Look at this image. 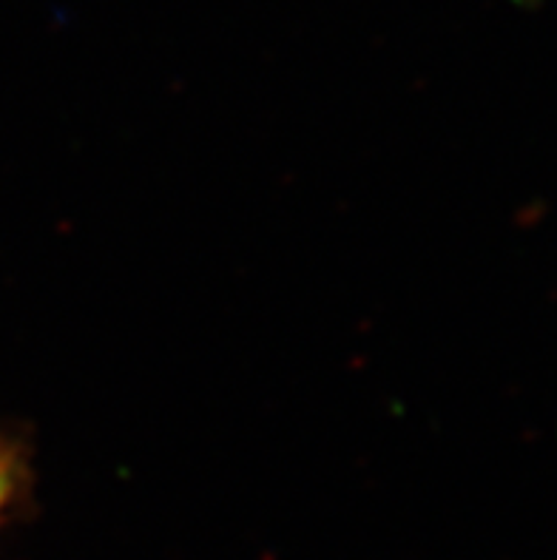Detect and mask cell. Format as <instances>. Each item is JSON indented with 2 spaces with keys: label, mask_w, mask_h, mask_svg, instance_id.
I'll list each match as a JSON object with an SVG mask.
<instances>
[{
  "label": "cell",
  "mask_w": 557,
  "mask_h": 560,
  "mask_svg": "<svg viewBox=\"0 0 557 560\" xmlns=\"http://www.w3.org/2000/svg\"><path fill=\"white\" fill-rule=\"evenodd\" d=\"M12 481H14L12 455L0 453V506L7 504L9 492H12Z\"/></svg>",
  "instance_id": "1"
}]
</instances>
